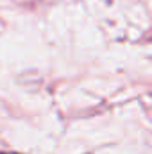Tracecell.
I'll return each instance as SVG.
<instances>
[{"mask_svg": "<svg viewBox=\"0 0 152 154\" xmlns=\"http://www.w3.org/2000/svg\"><path fill=\"white\" fill-rule=\"evenodd\" d=\"M0 154H18V152H0Z\"/></svg>", "mask_w": 152, "mask_h": 154, "instance_id": "cell-1", "label": "cell"}]
</instances>
